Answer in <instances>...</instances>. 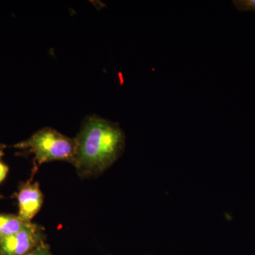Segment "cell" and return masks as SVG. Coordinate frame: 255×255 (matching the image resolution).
I'll return each mask as SVG.
<instances>
[{"label": "cell", "mask_w": 255, "mask_h": 255, "mask_svg": "<svg viewBox=\"0 0 255 255\" xmlns=\"http://www.w3.org/2000/svg\"><path fill=\"white\" fill-rule=\"evenodd\" d=\"M75 140L73 164L82 177L105 172L120 157L125 147V135L120 127L98 117L87 118Z\"/></svg>", "instance_id": "obj_1"}, {"label": "cell", "mask_w": 255, "mask_h": 255, "mask_svg": "<svg viewBox=\"0 0 255 255\" xmlns=\"http://www.w3.org/2000/svg\"><path fill=\"white\" fill-rule=\"evenodd\" d=\"M12 147L33 154L38 165L58 160L73 164L77 143L75 138L66 136L51 128H43Z\"/></svg>", "instance_id": "obj_2"}, {"label": "cell", "mask_w": 255, "mask_h": 255, "mask_svg": "<svg viewBox=\"0 0 255 255\" xmlns=\"http://www.w3.org/2000/svg\"><path fill=\"white\" fill-rule=\"evenodd\" d=\"M44 228L29 223L17 233L0 241V255H26L45 243Z\"/></svg>", "instance_id": "obj_3"}, {"label": "cell", "mask_w": 255, "mask_h": 255, "mask_svg": "<svg viewBox=\"0 0 255 255\" xmlns=\"http://www.w3.org/2000/svg\"><path fill=\"white\" fill-rule=\"evenodd\" d=\"M17 199L18 216L26 222L32 219L41 211L43 204V194L38 182L31 180L21 183L16 194Z\"/></svg>", "instance_id": "obj_4"}, {"label": "cell", "mask_w": 255, "mask_h": 255, "mask_svg": "<svg viewBox=\"0 0 255 255\" xmlns=\"http://www.w3.org/2000/svg\"><path fill=\"white\" fill-rule=\"evenodd\" d=\"M18 215L0 213V241L22 229L28 223Z\"/></svg>", "instance_id": "obj_5"}, {"label": "cell", "mask_w": 255, "mask_h": 255, "mask_svg": "<svg viewBox=\"0 0 255 255\" xmlns=\"http://www.w3.org/2000/svg\"><path fill=\"white\" fill-rule=\"evenodd\" d=\"M236 9L242 11H255V0H235Z\"/></svg>", "instance_id": "obj_6"}, {"label": "cell", "mask_w": 255, "mask_h": 255, "mask_svg": "<svg viewBox=\"0 0 255 255\" xmlns=\"http://www.w3.org/2000/svg\"><path fill=\"white\" fill-rule=\"evenodd\" d=\"M26 255H54L52 253L51 250H50V247L49 245L47 244L46 242L42 243L37 247V248L33 249V251L28 253Z\"/></svg>", "instance_id": "obj_7"}, {"label": "cell", "mask_w": 255, "mask_h": 255, "mask_svg": "<svg viewBox=\"0 0 255 255\" xmlns=\"http://www.w3.org/2000/svg\"><path fill=\"white\" fill-rule=\"evenodd\" d=\"M9 166L0 160V184H1L5 179H6L8 172H9Z\"/></svg>", "instance_id": "obj_8"}, {"label": "cell", "mask_w": 255, "mask_h": 255, "mask_svg": "<svg viewBox=\"0 0 255 255\" xmlns=\"http://www.w3.org/2000/svg\"><path fill=\"white\" fill-rule=\"evenodd\" d=\"M4 155V152H3L2 150H0V160H1V157H3V156Z\"/></svg>", "instance_id": "obj_9"}]
</instances>
